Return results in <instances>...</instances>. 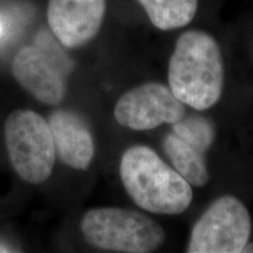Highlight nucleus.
Instances as JSON below:
<instances>
[{
	"mask_svg": "<svg viewBox=\"0 0 253 253\" xmlns=\"http://www.w3.org/2000/svg\"><path fill=\"white\" fill-rule=\"evenodd\" d=\"M225 71L219 43L204 31H186L178 37L168 66L173 95L195 110L212 108L220 100Z\"/></svg>",
	"mask_w": 253,
	"mask_h": 253,
	"instance_id": "1",
	"label": "nucleus"
},
{
	"mask_svg": "<svg viewBox=\"0 0 253 253\" xmlns=\"http://www.w3.org/2000/svg\"><path fill=\"white\" fill-rule=\"evenodd\" d=\"M120 177L131 201L150 213H183L194 198L192 186L147 145H134L123 153Z\"/></svg>",
	"mask_w": 253,
	"mask_h": 253,
	"instance_id": "2",
	"label": "nucleus"
},
{
	"mask_svg": "<svg viewBox=\"0 0 253 253\" xmlns=\"http://www.w3.org/2000/svg\"><path fill=\"white\" fill-rule=\"evenodd\" d=\"M81 232L93 248L107 252L150 253L166 243L164 229L141 211L95 208L81 220Z\"/></svg>",
	"mask_w": 253,
	"mask_h": 253,
	"instance_id": "3",
	"label": "nucleus"
},
{
	"mask_svg": "<svg viewBox=\"0 0 253 253\" xmlns=\"http://www.w3.org/2000/svg\"><path fill=\"white\" fill-rule=\"evenodd\" d=\"M5 142L12 167L25 182L49 178L56 151L48 122L32 110H15L5 122Z\"/></svg>",
	"mask_w": 253,
	"mask_h": 253,
	"instance_id": "4",
	"label": "nucleus"
},
{
	"mask_svg": "<svg viewBox=\"0 0 253 253\" xmlns=\"http://www.w3.org/2000/svg\"><path fill=\"white\" fill-rule=\"evenodd\" d=\"M251 235V217L239 198L225 195L217 198L198 218L186 252L239 253Z\"/></svg>",
	"mask_w": 253,
	"mask_h": 253,
	"instance_id": "5",
	"label": "nucleus"
},
{
	"mask_svg": "<svg viewBox=\"0 0 253 253\" xmlns=\"http://www.w3.org/2000/svg\"><path fill=\"white\" fill-rule=\"evenodd\" d=\"M186 114L169 86L145 82L123 93L114 108V118L125 128L136 131L151 130L162 125H173Z\"/></svg>",
	"mask_w": 253,
	"mask_h": 253,
	"instance_id": "6",
	"label": "nucleus"
},
{
	"mask_svg": "<svg viewBox=\"0 0 253 253\" xmlns=\"http://www.w3.org/2000/svg\"><path fill=\"white\" fill-rule=\"evenodd\" d=\"M106 9V0H48L47 21L63 46L79 48L97 36Z\"/></svg>",
	"mask_w": 253,
	"mask_h": 253,
	"instance_id": "7",
	"label": "nucleus"
},
{
	"mask_svg": "<svg viewBox=\"0 0 253 253\" xmlns=\"http://www.w3.org/2000/svg\"><path fill=\"white\" fill-rule=\"evenodd\" d=\"M15 80L40 102L58 106L66 95V82L54 61L34 46L21 48L12 62Z\"/></svg>",
	"mask_w": 253,
	"mask_h": 253,
	"instance_id": "8",
	"label": "nucleus"
},
{
	"mask_svg": "<svg viewBox=\"0 0 253 253\" xmlns=\"http://www.w3.org/2000/svg\"><path fill=\"white\" fill-rule=\"evenodd\" d=\"M48 125L56 156L73 169L87 170L94 158L95 145L84 119L72 110L59 109L50 114Z\"/></svg>",
	"mask_w": 253,
	"mask_h": 253,
	"instance_id": "9",
	"label": "nucleus"
},
{
	"mask_svg": "<svg viewBox=\"0 0 253 253\" xmlns=\"http://www.w3.org/2000/svg\"><path fill=\"white\" fill-rule=\"evenodd\" d=\"M163 149L172 168L191 186L201 188L210 181L207 158L204 153L182 140L175 132L168 134L163 140Z\"/></svg>",
	"mask_w": 253,
	"mask_h": 253,
	"instance_id": "10",
	"label": "nucleus"
},
{
	"mask_svg": "<svg viewBox=\"0 0 253 253\" xmlns=\"http://www.w3.org/2000/svg\"><path fill=\"white\" fill-rule=\"evenodd\" d=\"M142 6L150 23L162 31L186 26L194 20L198 0H136Z\"/></svg>",
	"mask_w": 253,
	"mask_h": 253,
	"instance_id": "11",
	"label": "nucleus"
},
{
	"mask_svg": "<svg viewBox=\"0 0 253 253\" xmlns=\"http://www.w3.org/2000/svg\"><path fill=\"white\" fill-rule=\"evenodd\" d=\"M171 126L172 132L204 154L210 150L216 140V126L207 116L185 114L179 121Z\"/></svg>",
	"mask_w": 253,
	"mask_h": 253,
	"instance_id": "12",
	"label": "nucleus"
},
{
	"mask_svg": "<svg viewBox=\"0 0 253 253\" xmlns=\"http://www.w3.org/2000/svg\"><path fill=\"white\" fill-rule=\"evenodd\" d=\"M244 253H253V243H246V245L244 246V249H243V251Z\"/></svg>",
	"mask_w": 253,
	"mask_h": 253,
	"instance_id": "13",
	"label": "nucleus"
},
{
	"mask_svg": "<svg viewBox=\"0 0 253 253\" xmlns=\"http://www.w3.org/2000/svg\"><path fill=\"white\" fill-rule=\"evenodd\" d=\"M8 251H11V250H9L8 248H6V246L0 244V252H8Z\"/></svg>",
	"mask_w": 253,
	"mask_h": 253,
	"instance_id": "14",
	"label": "nucleus"
},
{
	"mask_svg": "<svg viewBox=\"0 0 253 253\" xmlns=\"http://www.w3.org/2000/svg\"><path fill=\"white\" fill-rule=\"evenodd\" d=\"M1 33H2V26L1 24H0V36H1Z\"/></svg>",
	"mask_w": 253,
	"mask_h": 253,
	"instance_id": "15",
	"label": "nucleus"
}]
</instances>
